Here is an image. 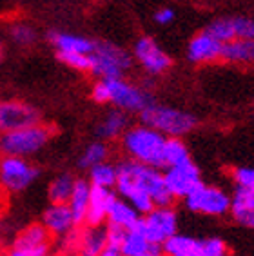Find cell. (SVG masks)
<instances>
[{
  "label": "cell",
  "mask_w": 254,
  "mask_h": 256,
  "mask_svg": "<svg viewBox=\"0 0 254 256\" xmlns=\"http://www.w3.org/2000/svg\"><path fill=\"white\" fill-rule=\"evenodd\" d=\"M106 231H108V247H112V249H120L122 246L124 238H126V229L118 226H112V224H108L106 226Z\"/></svg>",
  "instance_id": "cell-37"
},
{
  "label": "cell",
  "mask_w": 254,
  "mask_h": 256,
  "mask_svg": "<svg viewBox=\"0 0 254 256\" xmlns=\"http://www.w3.org/2000/svg\"><path fill=\"white\" fill-rule=\"evenodd\" d=\"M108 156H109L108 142H102V140L96 138L94 142L88 144L86 149L82 151V154H80V158H78V168L89 171V169L98 166V164L106 162Z\"/></svg>",
  "instance_id": "cell-27"
},
{
  "label": "cell",
  "mask_w": 254,
  "mask_h": 256,
  "mask_svg": "<svg viewBox=\"0 0 254 256\" xmlns=\"http://www.w3.org/2000/svg\"><path fill=\"white\" fill-rule=\"evenodd\" d=\"M49 251H51V244H49V246H40V247L11 246L10 251L6 252V256H49Z\"/></svg>",
  "instance_id": "cell-35"
},
{
  "label": "cell",
  "mask_w": 254,
  "mask_h": 256,
  "mask_svg": "<svg viewBox=\"0 0 254 256\" xmlns=\"http://www.w3.org/2000/svg\"><path fill=\"white\" fill-rule=\"evenodd\" d=\"M2 56H4V51H2V46H0V62H2Z\"/></svg>",
  "instance_id": "cell-42"
},
{
  "label": "cell",
  "mask_w": 254,
  "mask_h": 256,
  "mask_svg": "<svg viewBox=\"0 0 254 256\" xmlns=\"http://www.w3.org/2000/svg\"><path fill=\"white\" fill-rule=\"evenodd\" d=\"M176 13L172 8H160V10L154 13V22L158 26H169L174 20Z\"/></svg>",
  "instance_id": "cell-39"
},
{
  "label": "cell",
  "mask_w": 254,
  "mask_h": 256,
  "mask_svg": "<svg viewBox=\"0 0 254 256\" xmlns=\"http://www.w3.org/2000/svg\"><path fill=\"white\" fill-rule=\"evenodd\" d=\"M51 234L48 232L42 224H31L26 229L18 232L13 240L11 246L15 247H40V246H49L51 244Z\"/></svg>",
  "instance_id": "cell-23"
},
{
  "label": "cell",
  "mask_w": 254,
  "mask_h": 256,
  "mask_svg": "<svg viewBox=\"0 0 254 256\" xmlns=\"http://www.w3.org/2000/svg\"><path fill=\"white\" fill-rule=\"evenodd\" d=\"M49 44L53 46L56 53H82L91 54L94 51V40L74 33H64V31H49Z\"/></svg>",
  "instance_id": "cell-16"
},
{
  "label": "cell",
  "mask_w": 254,
  "mask_h": 256,
  "mask_svg": "<svg viewBox=\"0 0 254 256\" xmlns=\"http://www.w3.org/2000/svg\"><path fill=\"white\" fill-rule=\"evenodd\" d=\"M109 86V104L127 114H140L151 104H154L152 94L146 88L132 84L126 78H111Z\"/></svg>",
  "instance_id": "cell-5"
},
{
  "label": "cell",
  "mask_w": 254,
  "mask_h": 256,
  "mask_svg": "<svg viewBox=\"0 0 254 256\" xmlns=\"http://www.w3.org/2000/svg\"><path fill=\"white\" fill-rule=\"evenodd\" d=\"M40 176V169L28 160L20 156L0 158V188L8 192H22L36 182Z\"/></svg>",
  "instance_id": "cell-9"
},
{
  "label": "cell",
  "mask_w": 254,
  "mask_h": 256,
  "mask_svg": "<svg viewBox=\"0 0 254 256\" xmlns=\"http://www.w3.org/2000/svg\"><path fill=\"white\" fill-rule=\"evenodd\" d=\"M232 26H234L236 38L254 40V18H249V16H232Z\"/></svg>",
  "instance_id": "cell-33"
},
{
  "label": "cell",
  "mask_w": 254,
  "mask_h": 256,
  "mask_svg": "<svg viewBox=\"0 0 254 256\" xmlns=\"http://www.w3.org/2000/svg\"><path fill=\"white\" fill-rule=\"evenodd\" d=\"M166 140L162 133L156 129L149 128L146 124H136L129 126L126 133L120 138L124 153L129 160H134L144 166L164 169V149H166Z\"/></svg>",
  "instance_id": "cell-1"
},
{
  "label": "cell",
  "mask_w": 254,
  "mask_h": 256,
  "mask_svg": "<svg viewBox=\"0 0 254 256\" xmlns=\"http://www.w3.org/2000/svg\"><path fill=\"white\" fill-rule=\"evenodd\" d=\"M106 247H108L106 226H86L84 224L80 227L76 256H98Z\"/></svg>",
  "instance_id": "cell-17"
},
{
  "label": "cell",
  "mask_w": 254,
  "mask_h": 256,
  "mask_svg": "<svg viewBox=\"0 0 254 256\" xmlns=\"http://www.w3.org/2000/svg\"><path fill=\"white\" fill-rule=\"evenodd\" d=\"M91 98L96 104H109V86L108 80L96 78V82L91 88Z\"/></svg>",
  "instance_id": "cell-36"
},
{
  "label": "cell",
  "mask_w": 254,
  "mask_h": 256,
  "mask_svg": "<svg viewBox=\"0 0 254 256\" xmlns=\"http://www.w3.org/2000/svg\"><path fill=\"white\" fill-rule=\"evenodd\" d=\"M207 33L216 38L220 44H227L230 40L236 38V33H234V26H232V16H222V18H214L212 22L206 26Z\"/></svg>",
  "instance_id": "cell-29"
},
{
  "label": "cell",
  "mask_w": 254,
  "mask_h": 256,
  "mask_svg": "<svg viewBox=\"0 0 254 256\" xmlns=\"http://www.w3.org/2000/svg\"><path fill=\"white\" fill-rule=\"evenodd\" d=\"M10 34H11V38H13V42H15L16 46H22V48L33 46L34 42H36V31H34L33 26L26 24V22H18V24L11 26Z\"/></svg>",
  "instance_id": "cell-30"
},
{
  "label": "cell",
  "mask_w": 254,
  "mask_h": 256,
  "mask_svg": "<svg viewBox=\"0 0 254 256\" xmlns=\"http://www.w3.org/2000/svg\"><path fill=\"white\" fill-rule=\"evenodd\" d=\"M124 169H126L129 174L132 176V180L144 189V191L152 198L154 206H171L174 202L172 194L169 192L166 186V178H164V172L158 168H151V166H144V164H138L134 160H124L120 162Z\"/></svg>",
  "instance_id": "cell-6"
},
{
  "label": "cell",
  "mask_w": 254,
  "mask_h": 256,
  "mask_svg": "<svg viewBox=\"0 0 254 256\" xmlns=\"http://www.w3.org/2000/svg\"><path fill=\"white\" fill-rule=\"evenodd\" d=\"M56 58L64 66L74 69V71H88L91 69V54L82 53H56Z\"/></svg>",
  "instance_id": "cell-31"
},
{
  "label": "cell",
  "mask_w": 254,
  "mask_h": 256,
  "mask_svg": "<svg viewBox=\"0 0 254 256\" xmlns=\"http://www.w3.org/2000/svg\"><path fill=\"white\" fill-rule=\"evenodd\" d=\"M222 60L229 64H254V40L234 38L224 44Z\"/></svg>",
  "instance_id": "cell-22"
},
{
  "label": "cell",
  "mask_w": 254,
  "mask_h": 256,
  "mask_svg": "<svg viewBox=\"0 0 254 256\" xmlns=\"http://www.w3.org/2000/svg\"><path fill=\"white\" fill-rule=\"evenodd\" d=\"M138 116H140V124L156 129L166 138H184L190 131H194V128L198 126V118L189 111L171 108V106H160L156 102L144 109Z\"/></svg>",
  "instance_id": "cell-2"
},
{
  "label": "cell",
  "mask_w": 254,
  "mask_h": 256,
  "mask_svg": "<svg viewBox=\"0 0 254 256\" xmlns=\"http://www.w3.org/2000/svg\"><path fill=\"white\" fill-rule=\"evenodd\" d=\"M232 180L236 188L254 189V168H236L232 171Z\"/></svg>",
  "instance_id": "cell-34"
},
{
  "label": "cell",
  "mask_w": 254,
  "mask_h": 256,
  "mask_svg": "<svg viewBox=\"0 0 254 256\" xmlns=\"http://www.w3.org/2000/svg\"><path fill=\"white\" fill-rule=\"evenodd\" d=\"M118 178V166L111 162H102L89 169V182L93 188H106V189H114Z\"/></svg>",
  "instance_id": "cell-25"
},
{
  "label": "cell",
  "mask_w": 254,
  "mask_h": 256,
  "mask_svg": "<svg viewBox=\"0 0 254 256\" xmlns=\"http://www.w3.org/2000/svg\"><path fill=\"white\" fill-rule=\"evenodd\" d=\"M132 58L151 76L164 74L172 66L171 56L152 36H140L132 48Z\"/></svg>",
  "instance_id": "cell-11"
},
{
  "label": "cell",
  "mask_w": 254,
  "mask_h": 256,
  "mask_svg": "<svg viewBox=\"0 0 254 256\" xmlns=\"http://www.w3.org/2000/svg\"><path fill=\"white\" fill-rule=\"evenodd\" d=\"M138 229L146 234L151 246L162 247L178 232V212L171 206H158L144 214Z\"/></svg>",
  "instance_id": "cell-8"
},
{
  "label": "cell",
  "mask_w": 254,
  "mask_h": 256,
  "mask_svg": "<svg viewBox=\"0 0 254 256\" xmlns=\"http://www.w3.org/2000/svg\"><path fill=\"white\" fill-rule=\"evenodd\" d=\"M164 178H166V186L174 200H184L198 186L204 184L200 169L192 160L187 164H182V166L164 169Z\"/></svg>",
  "instance_id": "cell-12"
},
{
  "label": "cell",
  "mask_w": 254,
  "mask_h": 256,
  "mask_svg": "<svg viewBox=\"0 0 254 256\" xmlns=\"http://www.w3.org/2000/svg\"><path fill=\"white\" fill-rule=\"evenodd\" d=\"M60 256H66V254H60Z\"/></svg>",
  "instance_id": "cell-43"
},
{
  "label": "cell",
  "mask_w": 254,
  "mask_h": 256,
  "mask_svg": "<svg viewBox=\"0 0 254 256\" xmlns=\"http://www.w3.org/2000/svg\"><path fill=\"white\" fill-rule=\"evenodd\" d=\"M164 256H202V238L176 232L162 246Z\"/></svg>",
  "instance_id": "cell-20"
},
{
  "label": "cell",
  "mask_w": 254,
  "mask_h": 256,
  "mask_svg": "<svg viewBox=\"0 0 254 256\" xmlns=\"http://www.w3.org/2000/svg\"><path fill=\"white\" fill-rule=\"evenodd\" d=\"M40 122L42 114L33 104L22 100H0V134Z\"/></svg>",
  "instance_id": "cell-10"
},
{
  "label": "cell",
  "mask_w": 254,
  "mask_h": 256,
  "mask_svg": "<svg viewBox=\"0 0 254 256\" xmlns=\"http://www.w3.org/2000/svg\"><path fill=\"white\" fill-rule=\"evenodd\" d=\"M118 198L114 189L91 188L88 212H86V226H104L108 224L109 211L114 200Z\"/></svg>",
  "instance_id": "cell-14"
},
{
  "label": "cell",
  "mask_w": 254,
  "mask_h": 256,
  "mask_svg": "<svg viewBox=\"0 0 254 256\" xmlns=\"http://www.w3.org/2000/svg\"><path fill=\"white\" fill-rule=\"evenodd\" d=\"M40 224L54 238L64 236V234L71 232L76 227L68 204H51L44 211V214H42V222Z\"/></svg>",
  "instance_id": "cell-15"
},
{
  "label": "cell",
  "mask_w": 254,
  "mask_h": 256,
  "mask_svg": "<svg viewBox=\"0 0 254 256\" xmlns=\"http://www.w3.org/2000/svg\"><path fill=\"white\" fill-rule=\"evenodd\" d=\"M189 148L182 138H167L166 140V149H164V166L167 168H174V166H182V164L190 162Z\"/></svg>",
  "instance_id": "cell-26"
},
{
  "label": "cell",
  "mask_w": 254,
  "mask_h": 256,
  "mask_svg": "<svg viewBox=\"0 0 254 256\" xmlns=\"http://www.w3.org/2000/svg\"><path fill=\"white\" fill-rule=\"evenodd\" d=\"M222 46L224 44L212 38L207 31H200L189 40L186 56L192 64H210L222 60Z\"/></svg>",
  "instance_id": "cell-13"
},
{
  "label": "cell",
  "mask_w": 254,
  "mask_h": 256,
  "mask_svg": "<svg viewBox=\"0 0 254 256\" xmlns=\"http://www.w3.org/2000/svg\"><path fill=\"white\" fill-rule=\"evenodd\" d=\"M131 68V53L108 40H94V51L91 53V69H89L93 76L104 80L124 78V74Z\"/></svg>",
  "instance_id": "cell-4"
},
{
  "label": "cell",
  "mask_w": 254,
  "mask_h": 256,
  "mask_svg": "<svg viewBox=\"0 0 254 256\" xmlns=\"http://www.w3.org/2000/svg\"><path fill=\"white\" fill-rule=\"evenodd\" d=\"M127 128H129V114L120 111V109L112 108L111 111H108V114L98 122L94 133H96L98 140L111 142V140L122 138V134L126 133Z\"/></svg>",
  "instance_id": "cell-18"
},
{
  "label": "cell",
  "mask_w": 254,
  "mask_h": 256,
  "mask_svg": "<svg viewBox=\"0 0 254 256\" xmlns=\"http://www.w3.org/2000/svg\"><path fill=\"white\" fill-rule=\"evenodd\" d=\"M98 256H124L122 252H120V249H112V247H106L102 252Z\"/></svg>",
  "instance_id": "cell-40"
},
{
  "label": "cell",
  "mask_w": 254,
  "mask_h": 256,
  "mask_svg": "<svg viewBox=\"0 0 254 256\" xmlns=\"http://www.w3.org/2000/svg\"><path fill=\"white\" fill-rule=\"evenodd\" d=\"M140 220H142V214H140L131 204L122 200L120 196H118L116 200H114V204L111 206V211H109V216H108V224L122 227L126 231L136 229Z\"/></svg>",
  "instance_id": "cell-21"
},
{
  "label": "cell",
  "mask_w": 254,
  "mask_h": 256,
  "mask_svg": "<svg viewBox=\"0 0 254 256\" xmlns=\"http://www.w3.org/2000/svg\"><path fill=\"white\" fill-rule=\"evenodd\" d=\"M91 182L88 178H76L74 180V188L71 196L68 200L69 211L73 214L76 227L86 224V212H88V204H89V194H91Z\"/></svg>",
  "instance_id": "cell-19"
},
{
  "label": "cell",
  "mask_w": 254,
  "mask_h": 256,
  "mask_svg": "<svg viewBox=\"0 0 254 256\" xmlns=\"http://www.w3.org/2000/svg\"><path fill=\"white\" fill-rule=\"evenodd\" d=\"M154 246L149 244V240L146 238L140 229H131V231L126 232V238H124L122 246H120V252L124 256H142L146 252H149Z\"/></svg>",
  "instance_id": "cell-28"
},
{
  "label": "cell",
  "mask_w": 254,
  "mask_h": 256,
  "mask_svg": "<svg viewBox=\"0 0 254 256\" xmlns=\"http://www.w3.org/2000/svg\"><path fill=\"white\" fill-rule=\"evenodd\" d=\"M202 256H229V247L218 236L202 238Z\"/></svg>",
  "instance_id": "cell-32"
},
{
  "label": "cell",
  "mask_w": 254,
  "mask_h": 256,
  "mask_svg": "<svg viewBox=\"0 0 254 256\" xmlns=\"http://www.w3.org/2000/svg\"><path fill=\"white\" fill-rule=\"evenodd\" d=\"M53 138V128L46 124H34L30 128L0 134V153L6 156L30 158L40 153Z\"/></svg>",
  "instance_id": "cell-3"
},
{
  "label": "cell",
  "mask_w": 254,
  "mask_h": 256,
  "mask_svg": "<svg viewBox=\"0 0 254 256\" xmlns=\"http://www.w3.org/2000/svg\"><path fill=\"white\" fill-rule=\"evenodd\" d=\"M74 180L76 178L69 172H60L49 182L48 188V198L51 204H68L71 192L74 188Z\"/></svg>",
  "instance_id": "cell-24"
},
{
  "label": "cell",
  "mask_w": 254,
  "mask_h": 256,
  "mask_svg": "<svg viewBox=\"0 0 254 256\" xmlns=\"http://www.w3.org/2000/svg\"><path fill=\"white\" fill-rule=\"evenodd\" d=\"M184 204L190 212L204 216L220 218L230 212V194L218 186L202 184L189 196L184 198Z\"/></svg>",
  "instance_id": "cell-7"
},
{
  "label": "cell",
  "mask_w": 254,
  "mask_h": 256,
  "mask_svg": "<svg viewBox=\"0 0 254 256\" xmlns=\"http://www.w3.org/2000/svg\"><path fill=\"white\" fill-rule=\"evenodd\" d=\"M232 218L240 226L249 227V229H254V209H242V211H232L230 212Z\"/></svg>",
  "instance_id": "cell-38"
},
{
  "label": "cell",
  "mask_w": 254,
  "mask_h": 256,
  "mask_svg": "<svg viewBox=\"0 0 254 256\" xmlns=\"http://www.w3.org/2000/svg\"><path fill=\"white\" fill-rule=\"evenodd\" d=\"M142 256H164V252H162V247L154 246V247L151 249V251L146 252V254H142Z\"/></svg>",
  "instance_id": "cell-41"
}]
</instances>
